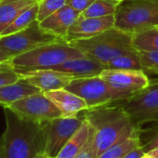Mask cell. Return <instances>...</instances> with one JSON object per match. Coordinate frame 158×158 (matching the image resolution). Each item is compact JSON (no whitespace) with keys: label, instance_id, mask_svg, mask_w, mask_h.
<instances>
[{"label":"cell","instance_id":"21","mask_svg":"<svg viewBox=\"0 0 158 158\" xmlns=\"http://www.w3.org/2000/svg\"><path fill=\"white\" fill-rule=\"evenodd\" d=\"M37 15H38V1L35 4H33L31 7H29L27 10L23 11L4 31L0 35V36H5L11 34H15L17 32H20L26 27H28L30 24H32L34 22L37 21Z\"/></svg>","mask_w":158,"mask_h":158},{"label":"cell","instance_id":"1","mask_svg":"<svg viewBox=\"0 0 158 158\" xmlns=\"http://www.w3.org/2000/svg\"><path fill=\"white\" fill-rule=\"evenodd\" d=\"M114 103L84 111L83 117L91 128L89 147L94 158L115 143L142 133L141 127L132 120L123 106Z\"/></svg>","mask_w":158,"mask_h":158},{"label":"cell","instance_id":"35","mask_svg":"<svg viewBox=\"0 0 158 158\" xmlns=\"http://www.w3.org/2000/svg\"><path fill=\"white\" fill-rule=\"evenodd\" d=\"M14 1H27V0H0V4L9 3V2H14Z\"/></svg>","mask_w":158,"mask_h":158},{"label":"cell","instance_id":"38","mask_svg":"<svg viewBox=\"0 0 158 158\" xmlns=\"http://www.w3.org/2000/svg\"><path fill=\"white\" fill-rule=\"evenodd\" d=\"M117 1H119V2H121V1H123V0H117Z\"/></svg>","mask_w":158,"mask_h":158},{"label":"cell","instance_id":"33","mask_svg":"<svg viewBox=\"0 0 158 158\" xmlns=\"http://www.w3.org/2000/svg\"><path fill=\"white\" fill-rule=\"evenodd\" d=\"M0 158H3V138L0 137Z\"/></svg>","mask_w":158,"mask_h":158},{"label":"cell","instance_id":"18","mask_svg":"<svg viewBox=\"0 0 158 158\" xmlns=\"http://www.w3.org/2000/svg\"><path fill=\"white\" fill-rule=\"evenodd\" d=\"M37 92H40L37 88L21 78L16 83L0 87V106L9 107L16 101Z\"/></svg>","mask_w":158,"mask_h":158},{"label":"cell","instance_id":"14","mask_svg":"<svg viewBox=\"0 0 158 158\" xmlns=\"http://www.w3.org/2000/svg\"><path fill=\"white\" fill-rule=\"evenodd\" d=\"M80 14L70 6L65 5L42 22L40 26L49 34L64 40L71 26L79 18Z\"/></svg>","mask_w":158,"mask_h":158},{"label":"cell","instance_id":"11","mask_svg":"<svg viewBox=\"0 0 158 158\" xmlns=\"http://www.w3.org/2000/svg\"><path fill=\"white\" fill-rule=\"evenodd\" d=\"M100 76L114 89L132 96L150 85V79L142 70H117L105 68Z\"/></svg>","mask_w":158,"mask_h":158},{"label":"cell","instance_id":"19","mask_svg":"<svg viewBox=\"0 0 158 158\" xmlns=\"http://www.w3.org/2000/svg\"><path fill=\"white\" fill-rule=\"evenodd\" d=\"M39 0L14 1L0 4V35L25 10Z\"/></svg>","mask_w":158,"mask_h":158},{"label":"cell","instance_id":"36","mask_svg":"<svg viewBox=\"0 0 158 158\" xmlns=\"http://www.w3.org/2000/svg\"><path fill=\"white\" fill-rule=\"evenodd\" d=\"M35 158H51V157L48 156L46 152H42V153H39Z\"/></svg>","mask_w":158,"mask_h":158},{"label":"cell","instance_id":"16","mask_svg":"<svg viewBox=\"0 0 158 158\" xmlns=\"http://www.w3.org/2000/svg\"><path fill=\"white\" fill-rule=\"evenodd\" d=\"M51 69L70 73L74 78H83L100 75L105 69V65L99 60L85 55L83 57L68 60Z\"/></svg>","mask_w":158,"mask_h":158},{"label":"cell","instance_id":"27","mask_svg":"<svg viewBox=\"0 0 158 158\" xmlns=\"http://www.w3.org/2000/svg\"><path fill=\"white\" fill-rule=\"evenodd\" d=\"M21 79V75L10 62L0 66V87L16 83Z\"/></svg>","mask_w":158,"mask_h":158},{"label":"cell","instance_id":"23","mask_svg":"<svg viewBox=\"0 0 158 158\" xmlns=\"http://www.w3.org/2000/svg\"><path fill=\"white\" fill-rule=\"evenodd\" d=\"M119 3L117 0H96L80 16L83 18H95L115 15Z\"/></svg>","mask_w":158,"mask_h":158},{"label":"cell","instance_id":"29","mask_svg":"<svg viewBox=\"0 0 158 158\" xmlns=\"http://www.w3.org/2000/svg\"><path fill=\"white\" fill-rule=\"evenodd\" d=\"M143 147H144L146 152L150 150H152V149L158 147V127H156L155 131L152 133L151 138L148 139L147 143L145 145H143Z\"/></svg>","mask_w":158,"mask_h":158},{"label":"cell","instance_id":"8","mask_svg":"<svg viewBox=\"0 0 158 158\" xmlns=\"http://www.w3.org/2000/svg\"><path fill=\"white\" fill-rule=\"evenodd\" d=\"M118 102L138 126L158 123V80L150 82L145 89Z\"/></svg>","mask_w":158,"mask_h":158},{"label":"cell","instance_id":"26","mask_svg":"<svg viewBox=\"0 0 158 158\" xmlns=\"http://www.w3.org/2000/svg\"><path fill=\"white\" fill-rule=\"evenodd\" d=\"M142 66V70L148 73L158 75V51H138Z\"/></svg>","mask_w":158,"mask_h":158},{"label":"cell","instance_id":"30","mask_svg":"<svg viewBox=\"0 0 158 158\" xmlns=\"http://www.w3.org/2000/svg\"><path fill=\"white\" fill-rule=\"evenodd\" d=\"M146 153V151L143 147V145H139L136 147L135 149L131 150L127 155H125L123 158H142L143 155Z\"/></svg>","mask_w":158,"mask_h":158},{"label":"cell","instance_id":"34","mask_svg":"<svg viewBox=\"0 0 158 158\" xmlns=\"http://www.w3.org/2000/svg\"><path fill=\"white\" fill-rule=\"evenodd\" d=\"M147 152H149L150 154H152V155H153V156L158 157V147H157V148H154V149H152V150H150V151H148Z\"/></svg>","mask_w":158,"mask_h":158},{"label":"cell","instance_id":"25","mask_svg":"<svg viewBox=\"0 0 158 158\" xmlns=\"http://www.w3.org/2000/svg\"><path fill=\"white\" fill-rule=\"evenodd\" d=\"M66 5V0H39L37 21L42 22Z\"/></svg>","mask_w":158,"mask_h":158},{"label":"cell","instance_id":"28","mask_svg":"<svg viewBox=\"0 0 158 158\" xmlns=\"http://www.w3.org/2000/svg\"><path fill=\"white\" fill-rule=\"evenodd\" d=\"M95 1L96 0H66V5L81 14Z\"/></svg>","mask_w":158,"mask_h":158},{"label":"cell","instance_id":"10","mask_svg":"<svg viewBox=\"0 0 158 158\" xmlns=\"http://www.w3.org/2000/svg\"><path fill=\"white\" fill-rule=\"evenodd\" d=\"M84 117H57L47 121L45 125L46 148L45 152L51 158H55L65 143L80 127Z\"/></svg>","mask_w":158,"mask_h":158},{"label":"cell","instance_id":"3","mask_svg":"<svg viewBox=\"0 0 158 158\" xmlns=\"http://www.w3.org/2000/svg\"><path fill=\"white\" fill-rule=\"evenodd\" d=\"M68 43L86 56L95 59L104 65L119 55L136 50L132 46V35L115 26L91 38L73 40Z\"/></svg>","mask_w":158,"mask_h":158},{"label":"cell","instance_id":"24","mask_svg":"<svg viewBox=\"0 0 158 158\" xmlns=\"http://www.w3.org/2000/svg\"><path fill=\"white\" fill-rule=\"evenodd\" d=\"M105 68L117 70H142L139 55L137 50H132L112 59L105 65Z\"/></svg>","mask_w":158,"mask_h":158},{"label":"cell","instance_id":"2","mask_svg":"<svg viewBox=\"0 0 158 158\" xmlns=\"http://www.w3.org/2000/svg\"><path fill=\"white\" fill-rule=\"evenodd\" d=\"M6 130L3 138V158H35L45 152L44 123L25 119L9 107L4 108Z\"/></svg>","mask_w":158,"mask_h":158},{"label":"cell","instance_id":"6","mask_svg":"<svg viewBox=\"0 0 158 158\" xmlns=\"http://www.w3.org/2000/svg\"><path fill=\"white\" fill-rule=\"evenodd\" d=\"M65 89L81 97L89 109L118 102L130 97L112 88L100 75L75 78Z\"/></svg>","mask_w":158,"mask_h":158},{"label":"cell","instance_id":"12","mask_svg":"<svg viewBox=\"0 0 158 158\" xmlns=\"http://www.w3.org/2000/svg\"><path fill=\"white\" fill-rule=\"evenodd\" d=\"M22 79L29 82L41 92L65 89L73 79L72 74L54 69L17 71Z\"/></svg>","mask_w":158,"mask_h":158},{"label":"cell","instance_id":"32","mask_svg":"<svg viewBox=\"0 0 158 158\" xmlns=\"http://www.w3.org/2000/svg\"><path fill=\"white\" fill-rule=\"evenodd\" d=\"M10 61V57H9L3 50L0 49V66Z\"/></svg>","mask_w":158,"mask_h":158},{"label":"cell","instance_id":"17","mask_svg":"<svg viewBox=\"0 0 158 158\" xmlns=\"http://www.w3.org/2000/svg\"><path fill=\"white\" fill-rule=\"evenodd\" d=\"M90 139L91 128L88 121L84 118L80 127L65 143L55 158H75L89 143Z\"/></svg>","mask_w":158,"mask_h":158},{"label":"cell","instance_id":"37","mask_svg":"<svg viewBox=\"0 0 158 158\" xmlns=\"http://www.w3.org/2000/svg\"><path fill=\"white\" fill-rule=\"evenodd\" d=\"M142 158H158V157H156V156H153V155L150 154L149 152H146V153L143 155V157H142Z\"/></svg>","mask_w":158,"mask_h":158},{"label":"cell","instance_id":"5","mask_svg":"<svg viewBox=\"0 0 158 158\" xmlns=\"http://www.w3.org/2000/svg\"><path fill=\"white\" fill-rule=\"evenodd\" d=\"M114 16V26L131 35L158 27V0H123Z\"/></svg>","mask_w":158,"mask_h":158},{"label":"cell","instance_id":"22","mask_svg":"<svg viewBox=\"0 0 158 158\" xmlns=\"http://www.w3.org/2000/svg\"><path fill=\"white\" fill-rule=\"evenodd\" d=\"M140 135L141 134L134 135L115 143L104 151L97 158H123L131 150L141 145Z\"/></svg>","mask_w":158,"mask_h":158},{"label":"cell","instance_id":"13","mask_svg":"<svg viewBox=\"0 0 158 158\" xmlns=\"http://www.w3.org/2000/svg\"><path fill=\"white\" fill-rule=\"evenodd\" d=\"M114 15L95 18H83L79 16V18L71 26L64 41L70 42L73 40L91 38L110 28L114 27Z\"/></svg>","mask_w":158,"mask_h":158},{"label":"cell","instance_id":"31","mask_svg":"<svg viewBox=\"0 0 158 158\" xmlns=\"http://www.w3.org/2000/svg\"><path fill=\"white\" fill-rule=\"evenodd\" d=\"M75 158H94L90 150H89V144L86 146V148L79 153Z\"/></svg>","mask_w":158,"mask_h":158},{"label":"cell","instance_id":"20","mask_svg":"<svg viewBox=\"0 0 158 158\" xmlns=\"http://www.w3.org/2000/svg\"><path fill=\"white\" fill-rule=\"evenodd\" d=\"M132 46L137 51H158V27L133 34Z\"/></svg>","mask_w":158,"mask_h":158},{"label":"cell","instance_id":"15","mask_svg":"<svg viewBox=\"0 0 158 158\" xmlns=\"http://www.w3.org/2000/svg\"><path fill=\"white\" fill-rule=\"evenodd\" d=\"M45 95L58 107L64 117L77 116L81 112L89 109L86 102L66 89L44 92Z\"/></svg>","mask_w":158,"mask_h":158},{"label":"cell","instance_id":"9","mask_svg":"<svg viewBox=\"0 0 158 158\" xmlns=\"http://www.w3.org/2000/svg\"><path fill=\"white\" fill-rule=\"evenodd\" d=\"M9 108L18 115L38 123L62 116L58 107L41 91L16 101Z\"/></svg>","mask_w":158,"mask_h":158},{"label":"cell","instance_id":"4","mask_svg":"<svg viewBox=\"0 0 158 158\" xmlns=\"http://www.w3.org/2000/svg\"><path fill=\"white\" fill-rule=\"evenodd\" d=\"M83 56L85 54L78 48L64 40H60L13 57L10 59V64L16 71L51 69L68 60Z\"/></svg>","mask_w":158,"mask_h":158},{"label":"cell","instance_id":"7","mask_svg":"<svg viewBox=\"0 0 158 158\" xmlns=\"http://www.w3.org/2000/svg\"><path fill=\"white\" fill-rule=\"evenodd\" d=\"M62 40L45 31L38 21L34 22L25 29L5 36H0V49L10 59L31 51L40 46Z\"/></svg>","mask_w":158,"mask_h":158}]
</instances>
